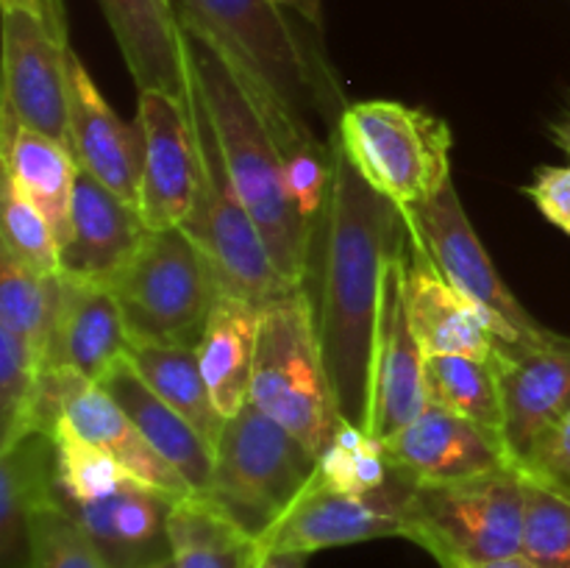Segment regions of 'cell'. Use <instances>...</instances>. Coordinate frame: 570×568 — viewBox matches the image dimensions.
I'll return each instance as SVG.
<instances>
[{"instance_id": "6da1fadb", "label": "cell", "mask_w": 570, "mask_h": 568, "mask_svg": "<svg viewBox=\"0 0 570 568\" xmlns=\"http://www.w3.org/2000/svg\"><path fill=\"white\" fill-rule=\"evenodd\" d=\"M334 143V178L317 228L309 284L317 334L343 421L367 429L384 278L410 251L404 209L360 176Z\"/></svg>"}, {"instance_id": "7a4b0ae2", "label": "cell", "mask_w": 570, "mask_h": 568, "mask_svg": "<svg viewBox=\"0 0 570 568\" xmlns=\"http://www.w3.org/2000/svg\"><path fill=\"white\" fill-rule=\"evenodd\" d=\"M173 6L184 31L209 42L250 95L282 161L332 139L321 137L315 123L334 134L348 104L321 45L298 31L293 11L276 0H173Z\"/></svg>"}, {"instance_id": "3957f363", "label": "cell", "mask_w": 570, "mask_h": 568, "mask_svg": "<svg viewBox=\"0 0 570 568\" xmlns=\"http://www.w3.org/2000/svg\"><path fill=\"white\" fill-rule=\"evenodd\" d=\"M187 65L239 200L259 226L278 271L306 287L317 228L304 221L289 198L284 161L271 128L220 53L193 33H187Z\"/></svg>"}, {"instance_id": "277c9868", "label": "cell", "mask_w": 570, "mask_h": 568, "mask_svg": "<svg viewBox=\"0 0 570 568\" xmlns=\"http://www.w3.org/2000/svg\"><path fill=\"white\" fill-rule=\"evenodd\" d=\"M250 404L304 440L317 457L343 427L306 287L262 310Z\"/></svg>"}, {"instance_id": "5b68a950", "label": "cell", "mask_w": 570, "mask_h": 568, "mask_svg": "<svg viewBox=\"0 0 570 568\" xmlns=\"http://www.w3.org/2000/svg\"><path fill=\"white\" fill-rule=\"evenodd\" d=\"M523 473L518 468L410 484L401 507V538L423 546L443 568H484L521 555Z\"/></svg>"}, {"instance_id": "8992f818", "label": "cell", "mask_w": 570, "mask_h": 568, "mask_svg": "<svg viewBox=\"0 0 570 568\" xmlns=\"http://www.w3.org/2000/svg\"><path fill=\"white\" fill-rule=\"evenodd\" d=\"M317 466L321 457L304 440L248 401L223 427L206 499L262 540L315 482Z\"/></svg>"}, {"instance_id": "52a82bcc", "label": "cell", "mask_w": 570, "mask_h": 568, "mask_svg": "<svg viewBox=\"0 0 570 568\" xmlns=\"http://www.w3.org/2000/svg\"><path fill=\"white\" fill-rule=\"evenodd\" d=\"M187 100L195 128V150H198V195L181 228L209 259L220 293L250 301L265 310L267 304L301 287L278 271L259 226L239 200L209 117L195 92L193 76H189Z\"/></svg>"}, {"instance_id": "ba28073f", "label": "cell", "mask_w": 570, "mask_h": 568, "mask_svg": "<svg viewBox=\"0 0 570 568\" xmlns=\"http://www.w3.org/2000/svg\"><path fill=\"white\" fill-rule=\"evenodd\" d=\"M340 148L376 193L415 209L451 184V128L399 100H356L337 123Z\"/></svg>"}, {"instance_id": "9c48e42d", "label": "cell", "mask_w": 570, "mask_h": 568, "mask_svg": "<svg viewBox=\"0 0 570 568\" xmlns=\"http://www.w3.org/2000/svg\"><path fill=\"white\" fill-rule=\"evenodd\" d=\"M131 345L198 349L220 287L195 239L178 228L148 232L142 248L111 284Z\"/></svg>"}, {"instance_id": "30bf717a", "label": "cell", "mask_w": 570, "mask_h": 568, "mask_svg": "<svg viewBox=\"0 0 570 568\" xmlns=\"http://www.w3.org/2000/svg\"><path fill=\"white\" fill-rule=\"evenodd\" d=\"M404 215L410 223V234L426 251L440 276L488 323L499 345L521 349V345H532L549 337L551 329L534 321L501 278L499 267L484 251L482 239L456 195L454 182L438 198L415 206V209H406Z\"/></svg>"}, {"instance_id": "8fae6325", "label": "cell", "mask_w": 570, "mask_h": 568, "mask_svg": "<svg viewBox=\"0 0 570 568\" xmlns=\"http://www.w3.org/2000/svg\"><path fill=\"white\" fill-rule=\"evenodd\" d=\"M70 39L61 0H42L37 9H3V109L22 126L59 139L70 148L67 78Z\"/></svg>"}, {"instance_id": "7c38bea8", "label": "cell", "mask_w": 570, "mask_h": 568, "mask_svg": "<svg viewBox=\"0 0 570 568\" xmlns=\"http://www.w3.org/2000/svg\"><path fill=\"white\" fill-rule=\"evenodd\" d=\"M59 418L142 482L170 496L193 493L181 473L165 457L156 454L154 445L98 382H89L72 371H42L33 401V421H39L37 427L53 429Z\"/></svg>"}, {"instance_id": "4fadbf2b", "label": "cell", "mask_w": 570, "mask_h": 568, "mask_svg": "<svg viewBox=\"0 0 570 568\" xmlns=\"http://www.w3.org/2000/svg\"><path fill=\"white\" fill-rule=\"evenodd\" d=\"M493 362L504 412L501 434L521 468L570 412V337L551 332L521 349L499 345Z\"/></svg>"}, {"instance_id": "5bb4252c", "label": "cell", "mask_w": 570, "mask_h": 568, "mask_svg": "<svg viewBox=\"0 0 570 568\" xmlns=\"http://www.w3.org/2000/svg\"><path fill=\"white\" fill-rule=\"evenodd\" d=\"M382 443L393 471L410 484L460 482L515 468L501 432L432 401Z\"/></svg>"}, {"instance_id": "9a60e30c", "label": "cell", "mask_w": 570, "mask_h": 568, "mask_svg": "<svg viewBox=\"0 0 570 568\" xmlns=\"http://www.w3.org/2000/svg\"><path fill=\"white\" fill-rule=\"evenodd\" d=\"M137 120L145 134L139 215L150 232L184 226L198 195V150L189 100L170 92H139Z\"/></svg>"}, {"instance_id": "2e32d148", "label": "cell", "mask_w": 570, "mask_h": 568, "mask_svg": "<svg viewBox=\"0 0 570 568\" xmlns=\"http://www.w3.org/2000/svg\"><path fill=\"white\" fill-rule=\"evenodd\" d=\"M406 490L410 482L399 473L387 490L373 496L343 493L315 479L259 543L267 549L315 555L334 546L393 538L401 535V507Z\"/></svg>"}, {"instance_id": "e0dca14e", "label": "cell", "mask_w": 570, "mask_h": 568, "mask_svg": "<svg viewBox=\"0 0 570 568\" xmlns=\"http://www.w3.org/2000/svg\"><path fill=\"white\" fill-rule=\"evenodd\" d=\"M406 254L393 259L384 278L382 321H379L376 362H373L371 421H367V432L376 440L393 438L426 407V351L412 329L404 298Z\"/></svg>"}, {"instance_id": "ac0fdd59", "label": "cell", "mask_w": 570, "mask_h": 568, "mask_svg": "<svg viewBox=\"0 0 570 568\" xmlns=\"http://www.w3.org/2000/svg\"><path fill=\"white\" fill-rule=\"evenodd\" d=\"M67 123L78 170L98 178L120 198L137 204L145 165L142 126L139 120L126 123L106 104L76 50L70 53L67 78Z\"/></svg>"}, {"instance_id": "d6986e66", "label": "cell", "mask_w": 570, "mask_h": 568, "mask_svg": "<svg viewBox=\"0 0 570 568\" xmlns=\"http://www.w3.org/2000/svg\"><path fill=\"white\" fill-rule=\"evenodd\" d=\"M128 351L131 340L115 290L59 273L42 371H72L89 382H100Z\"/></svg>"}, {"instance_id": "ffe728a7", "label": "cell", "mask_w": 570, "mask_h": 568, "mask_svg": "<svg viewBox=\"0 0 570 568\" xmlns=\"http://www.w3.org/2000/svg\"><path fill=\"white\" fill-rule=\"evenodd\" d=\"M176 499L142 479L111 493L76 505H61L81 527L109 568H139L170 557V512Z\"/></svg>"}, {"instance_id": "44dd1931", "label": "cell", "mask_w": 570, "mask_h": 568, "mask_svg": "<svg viewBox=\"0 0 570 568\" xmlns=\"http://www.w3.org/2000/svg\"><path fill=\"white\" fill-rule=\"evenodd\" d=\"M148 232L137 204L78 173L72 228L61 245V273L111 287L139 254Z\"/></svg>"}, {"instance_id": "7402d4cb", "label": "cell", "mask_w": 570, "mask_h": 568, "mask_svg": "<svg viewBox=\"0 0 570 568\" xmlns=\"http://www.w3.org/2000/svg\"><path fill=\"white\" fill-rule=\"evenodd\" d=\"M139 92L187 98V33L173 0H98Z\"/></svg>"}, {"instance_id": "603a6c76", "label": "cell", "mask_w": 570, "mask_h": 568, "mask_svg": "<svg viewBox=\"0 0 570 568\" xmlns=\"http://www.w3.org/2000/svg\"><path fill=\"white\" fill-rule=\"evenodd\" d=\"M404 298L410 323L426 356L462 354L473 360H493L499 351V340L493 337L488 323L440 276L412 234L404 267Z\"/></svg>"}, {"instance_id": "cb8c5ba5", "label": "cell", "mask_w": 570, "mask_h": 568, "mask_svg": "<svg viewBox=\"0 0 570 568\" xmlns=\"http://www.w3.org/2000/svg\"><path fill=\"white\" fill-rule=\"evenodd\" d=\"M98 384L122 407L134 427L154 445L156 454L165 457L181 473L187 488L195 496H206L215 471V449L181 412L173 410L161 395L150 390V384L134 368L131 356L117 360Z\"/></svg>"}, {"instance_id": "d4e9b609", "label": "cell", "mask_w": 570, "mask_h": 568, "mask_svg": "<svg viewBox=\"0 0 570 568\" xmlns=\"http://www.w3.org/2000/svg\"><path fill=\"white\" fill-rule=\"evenodd\" d=\"M53 499V434L28 432L0 449V568H33V518Z\"/></svg>"}, {"instance_id": "484cf974", "label": "cell", "mask_w": 570, "mask_h": 568, "mask_svg": "<svg viewBox=\"0 0 570 568\" xmlns=\"http://www.w3.org/2000/svg\"><path fill=\"white\" fill-rule=\"evenodd\" d=\"M0 156L6 176L48 217L56 237L65 245L72 228V198L81 173L72 150L59 139L22 126L0 106Z\"/></svg>"}, {"instance_id": "4316f807", "label": "cell", "mask_w": 570, "mask_h": 568, "mask_svg": "<svg viewBox=\"0 0 570 568\" xmlns=\"http://www.w3.org/2000/svg\"><path fill=\"white\" fill-rule=\"evenodd\" d=\"M259 315L262 310L250 301L220 293L195 349L217 412L226 421L250 401Z\"/></svg>"}, {"instance_id": "83f0119b", "label": "cell", "mask_w": 570, "mask_h": 568, "mask_svg": "<svg viewBox=\"0 0 570 568\" xmlns=\"http://www.w3.org/2000/svg\"><path fill=\"white\" fill-rule=\"evenodd\" d=\"M259 540L206 496H181L170 512V557L176 568H250Z\"/></svg>"}, {"instance_id": "f1b7e54d", "label": "cell", "mask_w": 570, "mask_h": 568, "mask_svg": "<svg viewBox=\"0 0 570 568\" xmlns=\"http://www.w3.org/2000/svg\"><path fill=\"white\" fill-rule=\"evenodd\" d=\"M128 356L150 390L161 395L173 410L181 412L215 449L226 418L217 412L209 384L200 371L198 351L187 345H131Z\"/></svg>"}, {"instance_id": "f546056e", "label": "cell", "mask_w": 570, "mask_h": 568, "mask_svg": "<svg viewBox=\"0 0 570 568\" xmlns=\"http://www.w3.org/2000/svg\"><path fill=\"white\" fill-rule=\"evenodd\" d=\"M426 401L495 432L504 427L499 373L493 360H473L462 354L426 356Z\"/></svg>"}, {"instance_id": "4dcf8cb0", "label": "cell", "mask_w": 570, "mask_h": 568, "mask_svg": "<svg viewBox=\"0 0 570 568\" xmlns=\"http://www.w3.org/2000/svg\"><path fill=\"white\" fill-rule=\"evenodd\" d=\"M59 276H39L0 251V329L31 345L42 362L53 323Z\"/></svg>"}, {"instance_id": "1f68e13d", "label": "cell", "mask_w": 570, "mask_h": 568, "mask_svg": "<svg viewBox=\"0 0 570 568\" xmlns=\"http://www.w3.org/2000/svg\"><path fill=\"white\" fill-rule=\"evenodd\" d=\"M393 479L395 471L382 440L348 421L337 429L317 466V482L354 496L382 493L393 484Z\"/></svg>"}, {"instance_id": "d6a6232c", "label": "cell", "mask_w": 570, "mask_h": 568, "mask_svg": "<svg viewBox=\"0 0 570 568\" xmlns=\"http://www.w3.org/2000/svg\"><path fill=\"white\" fill-rule=\"evenodd\" d=\"M56 440V501L76 505V501L98 499L111 493L120 484L131 482V471L120 466L104 449L83 440L65 418L53 429Z\"/></svg>"}, {"instance_id": "836d02e7", "label": "cell", "mask_w": 570, "mask_h": 568, "mask_svg": "<svg viewBox=\"0 0 570 568\" xmlns=\"http://www.w3.org/2000/svg\"><path fill=\"white\" fill-rule=\"evenodd\" d=\"M521 555L538 568H570V496L529 473H523Z\"/></svg>"}, {"instance_id": "e575fe53", "label": "cell", "mask_w": 570, "mask_h": 568, "mask_svg": "<svg viewBox=\"0 0 570 568\" xmlns=\"http://www.w3.org/2000/svg\"><path fill=\"white\" fill-rule=\"evenodd\" d=\"M0 251L14 256L20 265L31 267L39 276H59L61 273V243L56 237L48 217L14 187L3 173V195H0Z\"/></svg>"}, {"instance_id": "d590c367", "label": "cell", "mask_w": 570, "mask_h": 568, "mask_svg": "<svg viewBox=\"0 0 570 568\" xmlns=\"http://www.w3.org/2000/svg\"><path fill=\"white\" fill-rule=\"evenodd\" d=\"M42 362L31 345L0 329V449L31 432Z\"/></svg>"}, {"instance_id": "8d00e7d4", "label": "cell", "mask_w": 570, "mask_h": 568, "mask_svg": "<svg viewBox=\"0 0 570 568\" xmlns=\"http://www.w3.org/2000/svg\"><path fill=\"white\" fill-rule=\"evenodd\" d=\"M33 540H37L33 568H109L81 527L56 499L39 507L33 518Z\"/></svg>"}, {"instance_id": "74e56055", "label": "cell", "mask_w": 570, "mask_h": 568, "mask_svg": "<svg viewBox=\"0 0 570 568\" xmlns=\"http://www.w3.org/2000/svg\"><path fill=\"white\" fill-rule=\"evenodd\" d=\"M518 471L529 473V477L570 496V412Z\"/></svg>"}, {"instance_id": "f35d334b", "label": "cell", "mask_w": 570, "mask_h": 568, "mask_svg": "<svg viewBox=\"0 0 570 568\" xmlns=\"http://www.w3.org/2000/svg\"><path fill=\"white\" fill-rule=\"evenodd\" d=\"M527 193L546 221L570 234V165L543 167Z\"/></svg>"}, {"instance_id": "ab89813d", "label": "cell", "mask_w": 570, "mask_h": 568, "mask_svg": "<svg viewBox=\"0 0 570 568\" xmlns=\"http://www.w3.org/2000/svg\"><path fill=\"white\" fill-rule=\"evenodd\" d=\"M309 555H301V551H282V549H267L259 543L250 568H306Z\"/></svg>"}, {"instance_id": "60d3db41", "label": "cell", "mask_w": 570, "mask_h": 568, "mask_svg": "<svg viewBox=\"0 0 570 568\" xmlns=\"http://www.w3.org/2000/svg\"><path fill=\"white\" fill-rule=\"evenodd\" d=\"M276 3L284 6V9H289L293 14H298L304 22H309L315 31H321V26H323L321 3L323 0H276Z\"/></svg>"}, {"instance_id": "b9f144b4", "label": "cell", "mask_w": 570, "mask_h": 568, "mask_svg": "<svg viewBox=\"0 0 570 568\" xmlns=\"http://www.w3.org/2000/svg\"><path fill=\"white\" fill-rule=\"evenodd\" d=\"M484 568H538V566H534L532 560H527L523 555H512V557H504V560L490 562V566H484Z\"/></svg>"}, {"instance_id": "7bdbcfd3", "label": "cell", "mask_w": 570, "mask_h": 568, "mask_svg": "<svg viewBox=\"0 0 570 568\" xmlns=\"http://www.w3.org/2000/svg\"><path fill=\"white\" fill-rule=\"evenodd\" d=\"M554 137H557V143L562 145V150L570 156V115L554 128Z\"/></svg>"}, {"instance_id": "ee69618b", "label": "cell", "mask_w": 570, "mask_h": 568, "mask_svg": "<svg viewBox=\"0 0 570 568\" xmlns=\"http://www.w3.org/2000/svg\"><path fill=\"white\" fill-rule=\"evenodd\" d=\"M39 3H42V0H0V6H3V9H9V6H26V9H37Z\"/></svg>"}, {"instance_id": "f6af8a7d", "label": "cell", "mask_w": 570, "mask_h": 568, "mask_svg": "<svg viewBox=\"0 0 570 568\" xmlns=\"http://www.w3.org/2000/svg\"><path fill=\"white\" fill-rule=\"evenodd\" d=\"M139 568H176L173 566V557H165V560H156L150 566H139Z\"/></svg>"}]
</instances>
